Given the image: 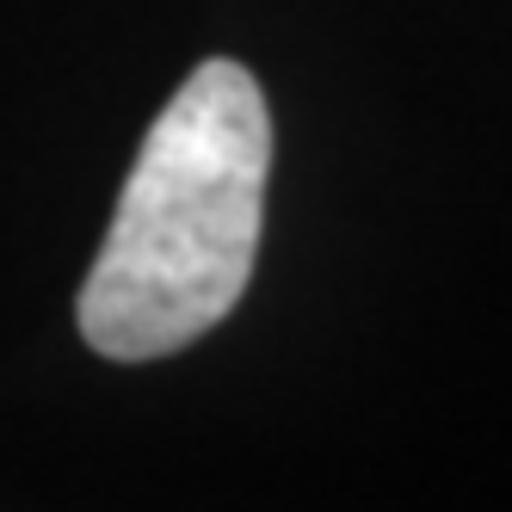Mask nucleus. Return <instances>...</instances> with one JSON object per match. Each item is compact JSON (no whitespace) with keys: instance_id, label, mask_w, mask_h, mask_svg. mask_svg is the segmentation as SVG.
<instances>
[{"instance_id":"obj_1","label":"nucleus","mask_w":512,"mask_h":512,"mask_svg":"<svg viewBox=\"0 0 512 512\" xmlns=\"http://www.w3.org/2000/svg\"><path fill=\"white\" fill-rule=\"evenodd\" d=\"M272 112L241 62L210 56L149 124L81 284V340L149 364L229 321L260 260Z\"/></svg>"}]
</instances>
